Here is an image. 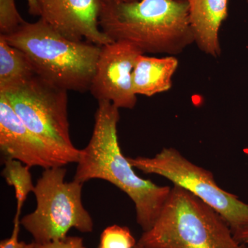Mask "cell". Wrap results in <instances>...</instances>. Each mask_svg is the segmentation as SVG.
I'll return each instance as SVG.
<instances>
[{
    "label": "cell",
    "mask_w": 248,
    "mask_h": 248,
    "mask_svg": "<svg viewBox=\"0 0 248 248\" xmlns=\"http://www.w3.org/2000/svg\"><path fill=\"white\" fill-rule=\"evenodd\" d=\"M127 158L133 168L166 178L208 204L226 220L232 233L248 226V204L222 190L213 173L191 162L175 148H163L151 158Z\"/></svg>",
    "instance_id": "cell-6"
},
{
    "label": "cell",
    "mask_w": 248,
    "mask_h": 248,
    "mask_svg": "<svg viewBox=\"0 0 248 248\" xmlns=\"http://www.w3.org/2000/svg\"><path fill=\"white\" fill-rule=\"evenodd\" d=\"M179 65L174 56L155 58L140 55L133 73L135 94L152 97L166 92L172 87V78Z\"/></svg>",
    "instance_id": "cell-12"
},
{
    "label": "cell",
    "mask_w": 248,
    "mask_h": 248,
    "mask_svg": "<svg viewBox=\"0 0 248 248\" xmlns=\"http://www.w3.org/2000/svg\"><path fill=\"white\" fill-rule=\"evenodd\" d=\"M235 239L241 244H248V226L233 232Z\"/></svg>",
    "instance_id": "cell-19"
},
{
    "label": "cell",
    "mask_w": 248,
    "mask_h": 248,
    "mask_svg": "<svg viewBox=\"0 0 248 248\" xmlns=\"http://www.w3.org/2000/svg\"><path fill=\"white\" fill-rule=\"evenodd\" d=\"M138 243L150 248H248L216 210L175 185L154 226Z\"/></svg>",
    "instance_id": "cell-4"
},
{
    "label": "cell",
    "mask_w": 248,
    "mask_h": 248,
    "mask_svg": "<svg viewBox=\"0 0 248 248\" xmlns=\"http://www.w3.org/2000/svg\"><path fill=\"white\" fill-rule=\"evenodd\" d=\"M98 103L93 135L87 146L80 150L74 180L84 184L102 179L113 184L133 201L139 226L148 231L159 217L171 187L156 186L137 175L119 143L120 108L108 101Z\"/></svg>",
    "instance_id": "cell-1"
},
{
    "label": "cell",
    "mask_w": 248,
    "mask_h": 248,
    "mask_svg": "<svg viewBox=\"0 0 248 248\" xmlns=\"http://www.w3.org/2000/svg\"><path fill=\"white\" fill-rule=\"evenodd\" d=\"M4 168L1 175L8 185L14 187L17 200L16 216L20 217L22 208L28 195L33 192L35 186L32 183L30 168L16 159H5Z\"/></svg>",
    "instance_id": "cell-14"
},
{
    "label": "cell",
    "mask_w": 248,
    "mask_h": 248,
    "mask_svg": "<svg viewBox=\"0 0 248 248\" xmlns=\"http://www.w3.org/2000/svg\"><path fill=\"white\" fill-rule=\"evenodd\" d=\"M66 174L63 167L45 170L33 191L35 210L21 219L37 244L63 239L71 228L82 233L93 231L92 217L81 200L83 184L65 182Z\"/></svg>",
    "instance_id": "cell-5"
},
{
    "label": "cell",
    "mask_w": 248,
    "mask_h": 248,
    "mask_svg": "<svg viewBox=\"0 0 248 248\" xmlns=\"http://www.w3.org/2000/svg\"><path fill=\"white\" fill-rule=\"evenodd\" d=\"M195 42L206 55H221L219 31L228 16V0H186Z\"/></svg>",
    "instance_id": "cell-11"
},
{
    "label": "cell",
    "mask_w": 248,
    "mask_h": 248,
    "mask_svg": "<svg viewBox=\"0 0 248 248\" xmlns=\"http://www.w3.org/2000/svg\"><path fill=\"white\" fill-rule=\"evenodd\" d=\"M27 1L28 5H29V14L31 16H40V9H39L37 0H27Z\"/></svg>",
    "instance_id": "cell-20"
},
{
    "label": "cell",
    "mask_w": 248,
    "mask_h": 248,
    "mask_svg": "<svg viewBox=\"0 0 248 248\" xmlns=\"http://www.w3.org/2000/svg\"><path fill=\"white\" fill-rule=\"evenodd\" d=\"M102 4H110V3L124 2V1H131L135 0H99Z\"/></svg>",
    "instance_id": "cell-21"
},
{
    "label": "cell",
    "mask_w": 248,
    "mask_h": 248,
    "mask_svg": "<svg viewBox=\"0 0 248 248\" xmlns=\"http://www.w3.org/2000/svg\"><path fill=\"white\" fill-rule=\"evenodd\" d=\"M26 22L18 12L16 0H0V35H11Z\"/></svg>",
    "instance_id": "cell-16"
},
{
    "label": "cell",
    "mask_w": 248,
    "mask_h": 248,
    "mask_svg": "<svg viewBox=\"0 0 248 248\" xmlns=\"http://www.w3.org/2000/svg\"><path fill=\"white\" fill-rule=\"evenodd\" d=\"M137 243L128 228L113 225L102 232L97 248H134Z\"/></svg>",
    "instance_id": "cell-15"
},
{
    "label": "cell",
    "mask_w": 248,
    "mask_h": 248,
    "mask_svg": "<svg viewBox=\"0 0 248 248\" xmlns=\"http://www.w3.org/2000/svg\"><path fill=\"white\" fill-rule=\"evenodd\" d=\"M21 226L22 225H21L20 217L15 216L12 234L8 239L1 241L0 248H27V244L24 241H19Z\"/></svg>",
    "instance_id": "cell-18"
},
{
    "label": "cell",
    "mask_w": 248,
    "mask_h": 248,
    "mask_svg": "<svg viewBox=\"0 0 248 248\" xmlns=\"http://www.w3.org/2000/svg\"><path fill=\"white\" fill-rule=\"evenodd\" d=\"M40 19L54 30L73 41L99 46L112 42L99 26V0H37Z\"/></svg>",
    "instance_id": "cell-10"
},
{
    "label": "cell",
    "mask_w": 248,
    "mask_h": 248,
    "mask_svg": "<svg viewBox=\"0 0 248 248\" xmlns=\"http://www.w3.org/2000/svg\"><path fill=\"white\" fill-rule=\"evenodd\" d=\"M35 75V68L27 55L0 35V91L27 81Z\"/></svg>",
    "instance_id": "cell-13"
},
{
    "label": "cell",
    "mask_w": 248,
    "mask_h": 248,
    "mask_svg": "<svg viewBox=\"0 0 248 248\" xmlns=\"http://www.w3.org/2000/svg\"><path fill=\"white\" fill-rule=\"evenodd\" d=\"M0 151L5 159H16L29 167L44 169L78 163L79 156L49 143L24 125L0 94Z\"/></svg>",
    "instance_id": "cell-8"
},
{
    "label": "cell",
    "mask_w": 248,
    "mask_h": 248,
    "mask_svg": "<svg viewBox=\"0 0 248 248\" xmlns=\"http://www.w3.org/2000/svg\"><path fill=\"white\" fill-rule=\"evenodd\" d=\"M33 248H86L82 238L67 236L63 239L45 244L33 242Z\"/></svg>",
    "instance_id": "cell-17"
},
{
    "label": "cell",
    "mask_w": 248,
    "mask_h": 248,
    "mask_svg": "<svg viewBox=\"0 0 248 248\" xmlns=\"http://www.w3.org/2000/svg\"><path fill=\"white\" fill-rule=\"evenodd\" d=\"M68 91L38 75L0 91L29 130L55 146L79 156L70 135Z\"/></svg>",
    "instance_id": "cell-7"
},
{
    "label": "cell",
    "mask_w": 248,
    "mask_h": 248,
    "mask_svg": "<svg viewBox=\"0 0 248 248\" xmlns=\"http://www.w3.org/2000/svg\"><path fill=\"white\" fill-rule=\"evenodd\" d=\"M4 37L9 45L27 55L41 78L66 91H89L101 51L99 46L69 40L42 19L24 23L14 33Z\"/></svg>",
    "instance_id": "cell-3"
},
{
    "label": "cell",
    "mask_w": 248,
    "mask_h": 248,
    "mask_svg": "<svg viewBox=\"0 0 248 248\" xmlns=\"http://www.w3.org/2000/svg\"><path fill=\"white\" fill-rule=\"evenodd\" d=\"M99 26L112 42L143 53L179 55L195 42L186 0H135L102 4Z\"/></svg>",
    "instance_id": "cell-2"
},
{
    "label": "cell",
    "mask_w": 248,
    "mask_h": 248,
    "mask_svg": "<svg viewBox=\"0 0 248 248\" xmlns=\"http://www.w3.org/2000/svg\"><path fill=\"white\" fill-rule=\"evenodd\" d=\"M134 248H150L148 247H146V246H141V245L139 244L138 243H137L136 246H135Z\"/></svg>",
    "instance_id": "cell-22"
},
{
    "label": "cell",
    "mask_w": 248,
    "mask_h": 248,
    "mask_svg": "<svg viewBox=\"0 0 248 248\" xmlns=\"http://www.w3.org/2000/svg\"><path fill=\"white\" fill-rule=\"evenodd\" d=\"M27 248H33V242L28 244Z\"/></svg>",
    "instance_id": "cell-23"
},
{
    "label": "cell",
    "mask_w": 248,
    "mask_h": 248,
    "mask_svg": "<svg viewBox=\"0 0 248 248\" xmlns=\"http://www.w3.org/2000/svg\"><path fill=\"white\" fill-rule=\"evenodd\" d=\"M144 54L136 46L117 41L101 46L90 92L99 101H108L118 108L132 109L137 104L133 73L137 59Z\"/></svg>",
    "instance_id": "cell-9"
},
{
    "label": "cell",
    "mask_w": 248,
    "mask_h": 248,
    "mask_svg": "<svg viewBox=\"0 0 248 248\" xmlns=\"http://www.w3.org/2000/svg\"><path fill=\"white\" fill-rule=\"evenodd\" d=\"M247 2H248V0H247Z\"/></svg>",
    "instance_id": "cell-24"
}]
</instances>
